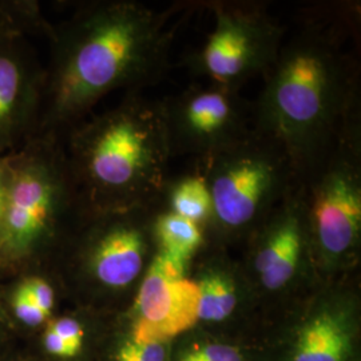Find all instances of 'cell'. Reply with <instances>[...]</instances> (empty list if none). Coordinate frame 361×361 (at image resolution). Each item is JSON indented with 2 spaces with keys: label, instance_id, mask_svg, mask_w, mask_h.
Returning <instances> with one entry per match:
<instances>
[{
  "label": "cell",
  "instance_id": "cell-1",
  "mask_svg": "<svg viewBox=\"0 0 361 361\" xmlns=\"http://www.w3.org/2000/svg\"><path fill=\"white\" fill-rule=\"evenodd\" d=\"M192 8L174 4L157 10L134 0H104L50 27L51 63L39 123L43 134L56 137L74 128L113 91L142 92L161 82Z\"/></svg>",
  "mask_w": 361,
  "mask_h": 361
},
{
  "label": "cell",
  "instance_id": "cell-2",
  "mask_svg": "<svg viewBox=\"0 0 361 361\" xmlns=\"http://www.w3.org/2000/svg\"><path fill=\"white\" fill-rule=\"evenodd\" d=\"M262 79L256 126L288 154L298 178L361 125L357 61L322 25L284 40Z\"/></svg>",
  "mask_w": 361,
  "mask_h": 361
},
{
  "label": "cell",
  "instance_id": "cell-3",
  "mask_svg": "<svg viewBox=\"0 0 361 361\" xmlns=\"http://www.w3.org/2000/svg\"><path fill=\"white\" fill-rule=\"evenodd\" d=\"M65 155L83 214L164 207L173 154L159 99L126 92L68 130Z\"/></svg>",
  "mask_w": 361,
  "mask_h": 361
},
{
  "label": "cell",
  "instance_id": "cell-4",
  "mask_svg": "<svg viewBox=\"0 0 361 361\" xmlns=\"http://www.w3.org/2000/svg\"><path fill=\"white\" fill-rule=\"evenodd\" d=\"M195 170L205 177L212 197L205 234H252L298 185L288 154L258 130Z\"/></svg>",
  "mask_w": 361,
  "mask_h": 361
},
{
  "label": "cell",
  "instance_id": "cell-5",
  "mask_svg": "<svg viewBox=\"0 0 361 361\" xmlns=\"http://www.w3.org/2000/svg\"><path fill=\"white\" fill-rule=\"evenodd\" d=\"M7 161V193L0 234V258L30 256L71 210L82 212L56 137L31 140Z\"/></svg>",
  "mask_w": 361,
  "mask_h": 361
},
{
  "label": "cell",
  "instance_id": "cell-6",
  "mask_svg": "<svg viewBox=\"0 0 361 361\" xmlns=\"http://www.w3.org/2000/svg\"><path fill=\"white\" fill-rule=\"evenodd\" d=\"M312 252L324 268L356 257L361 238V125L300 176Z\"/></svg>",
  "mask_w": 361,
  "mask_h": 361
},
{
  "label": "cell",
  "instance_id": "cell-7",
  "mask_svg": "<svg viewBox=\"0 0 361 361\" xmlns=\"http://www.w3.org/2000/svg\"><path fill=\"white\" fill-rule=\"evenodd\" d=\"M214 26L204 46L188 62L207 82L241 90L274 63L285 40V27L259 3L212 1Z\"/></svg>",
  "mask_w": 361,
  "mask_h": 361
},
{
  "label": "cell",
  "instance_id": "cell-8",
  "mask_svg": "<svg viewBox=\"0 0 361 361\" xmlns=\"http://www.w3.org/2000/svg\"><path fill=\"white\" fill-rule=\"evenodd\" d=\"M171 154L201 165L257 131L255 104L219 83H193L161 99Z\"/></svg>",
  "mask_w": 361,
  "mask_h": 361
},
{
  "label": "cell",
  "instance_id": "cell-9",
  "mask_svg": "<svg viewBox=\"0 0 361 361\" xmlns=\"http://www.w3.org/2000/svg\"><path fill=\"white\" fill-rule=\"evenodd\" d=\"M162 207L85 214L90 229L82 252V268L99 288L119 292L142 279L152 245L155 246L153 221Z\"/></svg>",
  "mask_w": 361,
  "mask_h": 361
},
{
  "label": "cell",
  "instance_id": "cell-10",
  "mask_svg": "<svg viewBox=\"0 0 361 361\" xmlns=\"http://www.w3.org/2000/svg\"><path fill=\"white\" fill-rule=\"evenodd\" d=\"M186 273L170 258L155 253L135 295L131 340L165 344L200 322V289Z\"/></svg>",
  "mask_w": 361,
  "mask_h": 361
},
{
  "label": "cell",
  "instance_id": "cell-11",
  "mask_svg": "<svg viewBox=\"0 0 361 361\" xmlns=\"http://www.w3.org/2000/svg\"><path fill=\"white\" fill-rule=\"evenodd\" d=\"M252 234L255 247L249 269L258 286L267 293H280L295 284L312 252L300 180Z\"/></svg>",
  "mask_w": 361,
  "mask_h": 361
},
{
  "label": "cell",
  "instance_id": "cell-12",
  "mask_svg": "<svg viewBox=\"0 0 361 361\" xmlns=\"http://www.w3.org/2000/svg\"><path fill=\"white\" fill-rule=\"evenodd\" d=\"M22 38H0V158L31 141L32 129L40 123L44 75Z\"/></svg>",
  "mask_w": 361,
  "mask_h": 361
},
{
  "label": "cell",
  "instance_id": "cell-13",
  "mask_svg": "<svg viewBox=\"0 0 361 361\" xmlns=\"http://www.w3.org/2000/svg\"><path fill=\"white\" fill-rule=\"evenodd\" d=\"M348 316L344 304L325 301L297 340L292 361H345L350 350Z\"/></svg>",
  "mask_w": 361,
  "mask_h": 361
},
{
  "label": "cell",
  "instance_id": "cell-14",
  "mask_svg": "<svg viewBox=\"0 0 361 361\" xmlns=\"http://www.w3.org/2000/svg\"><path fill=\"white\" fill-rule=\"evenodd\" d=\"M200 289L198 320L222 322L231 317L241 300V281L226 265L212 261L193 279Z\"/></svg>",
  "mask_w": 361,
  "mask_h": 361
},
{
  "label": "cell",
  "instance_id": "cell-15",
  "mask_svg": "<svg viewBox=\"0 0 361 361\" xmlns=\"http://www.w3.org/2000/svg\"><path fill=\"white\" fill-rule=\"evenodd\" d=\"M153 235L157 252L170 258L186 271L207 243V234L201 226L164 207L155 214Z\"/></svg>",
  "mask_w": 361,
  "mask_h": 361
},
{
  "label": "cell",
  "instance_id": "cell-16",
  "mask_svg": "<svg viewBox=\"0 0 361 361\" xmlns=\"http://www.w3.org/2000/svg\"><path fill=\"white\" fill-rule=\"evenodd\" d=\"M164 209L207 231L212 217V197L205 177L194 170L178 178H170L164 195Z\"/></svg>",
  "mask_w": 361,
  "mask_h": 361
},
{
  "label": "cell",
  "instance_id": "cell-17",
  "mask_svg": "<svg viewBox=\"0 0 361 361\" xmlns=\"http://www.w3.org/2000/svg\"><path fill=\"white\" fill-rule=\"evenodd\" d=\"M50 27L39 13L34 1H0V38L8 35H23L30 28Z\"/></svg>",
  "mask_w": 361,
  "mask_h": 361
},
{
  "label": "cell",
  "instance_id": "cell-18",
  "mask_svg": "<svg viewBox=\"0 0 361 361\" xmlns=\"http://www.w3.org/2000/svg\"><path fill=\"white\" fill-rule=\"evenodd\" d=\"M166 347L164 343L126 341L116 353V361H165Z\"/></svg>",
  "mask_w": 361,
  "mask_h": 361
},
{
  "label": "cell",
  "instance_id": "cell-19",
  "mask_svg": "<svg viewBox=\"0 0 361 361\" xmlns=\"http://www.w3.org/2000/svg\"><path fill=\"white\" fill-rule=\"evenodd\" d=\"M11 305L16 319L28 326H38L50 317L49 313L40 310L35 302H32L20 285H18L13 293Z\"/></svg>",
  "mask_w": 361,
  "mask_h": 361
},
{
  "label": "cell",
  "instance_id": "cell-20",
  "mask_svg": "<svg viewBox=\"0 0 361 361\" xmlns=\"http://www.w3.org/2000/svg\"><path fill=\"white\" fill-rule=\"evenodd\" d=\"M178 361H243V356L232 345L207 344L188 350Z\"/></svg>",
  "mask_w": 361,
  "mask_h": 361
},
{
  "label": "cell",
  "instance_id": "cell-21",
  "mask_svg": "<svg viewBox=\"0 0 361 361\" xmlns=\"http://www.w3.org/2000/svg\"><path fill=\"white\" fill-rule=\"evenodd\" d=\"M19 285L26 292L27 296L32 300V302H35L40 310L51 314L55 304V292L47 280L43 277H28Z\"/></svg>",
  "mask_w": 361,
  "mask_h": 361
},
{
  "label": "cell",
  "instance_id": "cell-22",
  "mask_svg": "<svg viewBox=\"0 0 361 361\" xmlns=\"http://www.w3.org/2000/svg\"><path fill=\"white\" fill-rule=\"evenodd\" d=\"M58 336H61L66 343H68L75 350H80L83 344L85 332L80 323L73 317H61L52 322L49 326Z\"/></svg>",
  "mask_w": 361,
  "mask_h": 361
},
{
  "label": "cell",
  "instance_id": "cell-23",
  "mask_svg": "<svg viewBox=\"0 0 361 361\" xmlns=\"http://www.w3.org/2000/svg\"><path fill=\"white\" fill-rule=\"evenodd\" d=\"M43 341H44L46 350L49 353L54 355V356H58V357H74L75 355H78V350L73 348L68 343H66L61 336L56 335L50 328L47 329Z\"/></svg>",
  "mask_w": 361,
  "mask_h": 361
},
{
  "label": "cell",
  "instance_id": "cell-24",
  "mask_svg": "<svg viewBox=\"0 0 361 361\" xmlns=\"http://www.w3.org/2000/svg\"><path fill=\"white\" fill-rule=\"evenodd\" d=\"M6 193H7V161H6V157H3L0 158V234H1L3 217H4Z\"/></svg>",
  "mask_w": 361,
  "mask_h": 361
}]
</instances>
